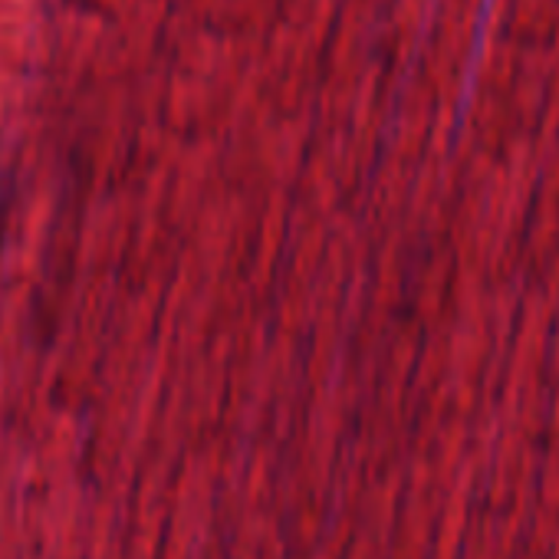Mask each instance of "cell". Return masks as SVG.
I'll list each match as a JSON object with an SVG mask.
<instances>
[{"label":"cell","mask_w":559,"mask_h":559,"mask_svg":"<svg viewBox=\"0 0 559 559\" xmlns=\"http://www.w3.org/2000/svg\"><path fill=\"white\" fill-rule=\"evenodd\" d=\"M11 201H14V185H11V178L4 171H0V240H4V230H8Z\"/></svg>","instance_id":"cell-1"}]
</instances>
